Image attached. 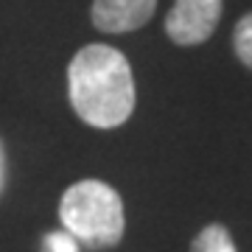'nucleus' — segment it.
I'll return each mask as SVG.
<instances>
[{
  "label": "nucleus",
  "instance_id": "obj_4",
  "mask_svg": "<svg viewBox=\"0 0 252 252\" xmlns=\"http://www.w3.org/2000/svg\"><path fill=\"white\" fill-rule=\"evenodd\" d=\"M157 0H93V26L104 34H129L152 20Z\"/></svg>",
  "mask_w": 252,
  "mask_h": 252
},
{
  "label": "nucleus",
  "instance_id": "obj_6",
  "mask_svg": "<svg viewBox=\"0 0 252 252\" xmlns=\"http://www.w3.org/2000/svg\"><path fill=\"white\" fill-rule=\"evenodd\" d=\"M233 48H235V56L241 59L244 67L252 70V11L244 14L233 28Z\"/></svg>",
  "mask_w": 252,
  "mask_h": 252
},
{
  "label": "nucleus",
  "instance_id": "obj_5",
  "mask_svg": "<svg viewBox=\"0 0 252 252\" xmlns=\"http://www.w3.org/2000/svg\"><path fill=\"white\" fill-rule=\"evenodd\" d=\"M190 252H238L230 230L224 224H207L190 244Z\"/></svg>",
  "mask_w": 252,
  "mask_h": 252
},
{
  "label": "nucleus",
  "instance_id": "obj_2",
  "mask_svg": "<svg viewBox=\"0 0 252 252\" xmlns=\"http://www.w3.org/2000/svg\"><path fill=\"white\" fill-rule=\"evenodd\" d=\"M59 219L64 230L90 250H109L124 238V202L112 185L81 180L62 193Z\"/></svg>",
  "mask_w": 252,
  "mask_h": 252
},
{
  "label": "nucleus",
  "instance_id": "obj_3",
  "mask_svg": "<svg viewBox=\"0 0 252 252\" xmlns=\"http://www.w3.org/2000/svg\"><path fill=\"white\" fill-rule=\"evenodd\" d=\"M224 0H174L165 17V34L174 45H202L216 31Z\"/></svg>",
  "mask_w": 252,
  "mask_h": 252
},
{
  "label": "nucleus",
  "instance_id": "obj_7",
  "mask_svg": "<svg viewBox=\"0 0 252 252\" xmlns=\"http://www.w3.org/2000/svg\"><path fill=\"white\" fill-rule=\"evenodd\" d=\"M42 252H79V241L67 230H54V233L45 235Z\"/></svg>",
  "mask_w": 252,
  "mask_h": 252
},
{
  "label": "nucleus",
  "instance_id": "obj_1",
  "mask_svg": "<svg viewBox=\"0 0 252 252\" xmlns=\"http://www.w3.org/2000/svg\"><path fill=\"white\" fill-rule=\"evenodd\" d=\"M73 112L93 129L124 126L137 104L132 64L112 45H84L67 67Z\"/></svg>",
  "mask_w": 252,
  "mask_h": 252
}]
</instances>
